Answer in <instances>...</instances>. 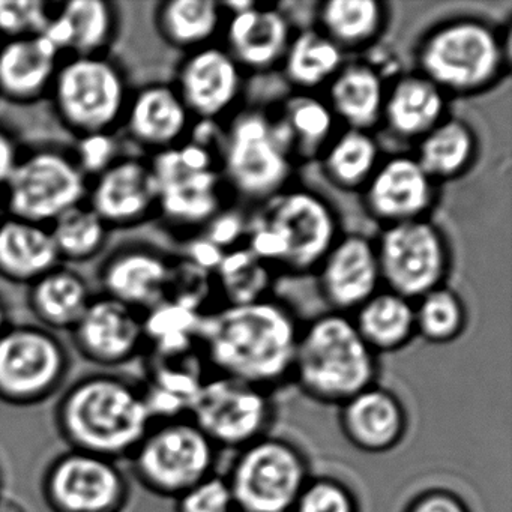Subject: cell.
Here are the masks:
<instances>
[{
    "label": "cell",
    "mask_w": 512,
    "mask_h": 512,
    "mask_svg": "<svg viewBox=\"0 0 512 512\" xmlns=\"http://www.w3.org/2000/svg\"><path fill=\"white\" fill-rule=\"evenodd\" d=\"M413 65L448 100L487 94L511 71V28L475 16L440 20L416 41Z\"/></svg>",
    "instance_id": "3"
},
{
    "label": "cell",
    "mask_w": 512,
    "mask_h": 512,
    "mask_svg": "<svg viewBox=\"0 0 512 512\" xmlns=\"http://www.w3.org/2000/svg\"><path fill=\"white\" fill-rule=\"evenodd\" d=\"M374 245L385 289L415 302L445 286L452 268L451 245L430 218L382 227Z\"/></svg>",
    "instance_id": "12"
},
{
    "label": "cell",
    "mask_w": 512,
    "mask_h": 512,
    "mask_svg": "<svg viewBox=\"0 0 512 512\" xmlns=\"http://www.w3.org/2000/svg\"><path fill=\"white\" fill-rule=\"evenodd\" d=\"M272 412L269 391L214 374L200 385L188 418L217 448L239 451L266 436Z\"/></svg>",
    "instance_id": "14"
},
{
    "label": "cell",
    "mask_w": 512,
    "mask_h": 512,
    "mask_svg": "<svg viewBox=\"0 0 512 512\" xmlns=\"http://www.w3.org/2000/svg\"><path fill=\"white\" fill-rule=\"evenodd\" d=\"M377 355L349 314L328 313L301 326L292 377L305 394L341 404L376 385Z\"/></svg>",
    "instance_id": "5"
},
{
    "label": "cell",
    "mask_w": 512,
    "mask_h": 512,
    "mask_svg": "<svg viewBox=\"0 0 512 512\" xmlns=\"http://www.w3.org/2000/svg\"><path fill=\"white\" fill-rule=\"evenodd\" d=\"M226 479L236 511L293 512L310 473L293 443L263 436L239 449Z\"/></svg>",
    "instance_id": "11"
},
{
    "label": "cell",
    "mask_w": 512,
    "mask_h": 512,
    "mask_svg": "<svg viewBox=\"0 0 512 512\" xmlns=\"http://www.w3.org/2000/svg\"><path fill=\"white\" fill-rule=\"evenodd\" d=\"M293 512H358V502L337 479L310 478Z\"/></svg>",
    "instance_id": "42"
},
{
    "label": "cell",
    "mask_w": 512,
    "mask_h": 512,
    "mask_svg": "<svg viewBox=\"0 0 512 512\" xmlns=\"http://www.w3.org/2000/svg\"><path fill=\"white\" fill-rule=\"evenodd\" d=\"M416 337L431 344H448L466 331L467 308L451 287L440 286L413 302Z\"/></svg>",
    "instance_id": "39"
},
{
    "label": "cell",
    "mask_w": 512,
    "mask_h": 512,
    "mask_svg": "<svg viewBox=\"0 0 512 512\" xmlns=\"http://www.w3.org/2000/svg\"><path fill=\"white\" fill-rule=\"evenodd\" d=\"M59 122L76 137L115 133L131 98L127 74L106 55L68 56L49 94Z\"/></svg>",
    "instance_id": "8"
},
{
    "label": "cell",
    "mask_w": 512,
    "mask_h": 512,
    "mask_svg": "<svg viewBox=\"0 0 512 512\" xmlns=\"http://www.w3.org/2000/svg\"><path fill=\"white\" fill-rule=\"evenodd\" d=\"M59 260L85 263L106 247L109 227L86 203L70 209L49 226Z\"/></svg>",
    "instance_id": "38"
},
{
    "label": "cell",
    "mask_w": 512,
    "mask_h": 512,
    "mask_svg": "<svg viewBox=\"0 0 512 512\" xmlns=\"http://www.w3.org/2000/svg\"><path fill=\"white\" fill-rule=\"evenodd\" d=\"M194 122L172 83H149L131 92L122 119L130 139L154 155L184 143Z\"/></svg>",
    "instance_id": "23"
},
{
    "label": "cell",
    "mask_w": 512,
    "mask_h": 512,
    "mask_svg": "<svg viewBox=\"0 0 512 512\" xmlns=\"http://www.w3.org/2000/svg\"><path fill=\"white\" fill-rule=\"evenodd\" d=\"M217 446L190 418L154 422L131 454V473L151 493L181 496L214 475Z\"/></svg>",
    "instance_id": "9"
},
{
    "label": "cell",
    "mask_w": 512,
    "mask_h": 512,
    "mask_svg": "<svg viewBox=\"0 0 512 512\" xmlns=\"http://www.w3.org/2000/svg\"><path fill=\"white\" fill-rule=\"evenodd\" d=\"M350 317L376 355L403 349L416 337L415 305L385 287Z\"/></svg>",
    "instance_id": "36"
},
{
    "label": "cell",
    "mask_w": 512,
    "mask_h": 512,
    "mask_svg": "<svg viewBox=\"0 0 512 512\" xmlns=\"http://www.w3.org/2000/svg\"><path fill=\"white\" fill-rule=\"evenodd\" d=\"M271 115L295 164L319 161L340 131V124L322 95L293 92Z\"/></svg>",
    "instance_id": "29"
},
{
    "label": "cell",
    "mask_w": 512,
    "mask_h": 512,
    "mask_svg": "<svg viewBox=\"0 0 512 512\" xmlns=\"http://www.w3.org/2000/svg\"><path fill=\"white\" fill-rule=\"evenodd\" d=\"M389 19L382 0H322L314 8L313 26L347 56L376 46Z\"/></svg>",
    "instance_id": "30"
},
{
    "label": "cell",
    "mask_w": 512,
    "mask_h": 512,
    "mask_svg": "<svg viewBox=\"0 0 512 512\" xmlns=\"http://www.w3.org/2000/svg\"><path fill=\"white\" fill-rule=\"evenodd\" d=\"M413 157L439 187L466 176L479 158L478 134L457 116H446L415 143Z\"/></svg>",
    "instance_id": "32"
},
{
    "label": "cell",
    "mask_w": 512,
    "mask_h": 512,
    "mask_svg": "<svg viewBox=\"0 0 512 512\" xmlns=\"http://www.w3.org/2000/svg\"><path fill=\"white\" fill-rule=\"evenodd\" d=\"M0 512H28L22 503L11 497L0 496Z\"/></svg>",
    "instance_id": "48"
},
{
    "label": "cell",
    "mask_w": 512,
    "mask_h": 512,
    "mask_svg": "<svg viewBox=\"0 0 512 512\" xmlns=\"http://www.w3.org/2000/svg\"><path fill=\"white\" fill-rule=\"evenodd\" d=\"M74 161L86 178L94 179L124 157L115 133H94L77 137Z\"/></svg>",
    "instance_id": "43"
},
{
    "label": "cell",
    "mask_w": 512,
    "mask_h": 512,
    "mask_svg": "<svg viewBox=\"0 0 512 512\" xmlns=\"http://www.w3.org/2000/svg\"><path fill=\"white\" fill-rule=\"evenodd\" d=\"M43 496L53 512H122L130 482L118 461L70 449L44 472Z\"/></svg>",
    "instance_id": "15"
},
{
    "label": "cell",
    "mask_w": 512,
    "mask_h": 512,
    "mask_svg": "<svg viewBox=\"0 0 512 512\" xmlns=\"http://www.w3.org/2000/svg\"><path fill=\"white\" fill-rule=\"evenodd\" d=\"M10 310H8L7 299L0 293V335L10 328Z\"/></svg>",
    "instance_id": "47"
},
{
    "label": "cell",
    "mask_w": 512,
    "mask_h": 512,
    "mask_svg": "<svg viewBox=\"0 0 512 512\" xmlns=\"http://www.w3.org/2000/svg\"><path fill=\"white\" fill-rule=\"evenodd\" d=\"M224 49L245 76L280 68L292 40V23L280 8L269 4H224Z\"/></svg>",
    "instance_id": "18"
},
{
    "label": "cell",
    "mask_w": 512,
    "mask_h": 512,
    "mask_svg": "<svg viewBox=\"0 0 512 512\" xmlns=\"http://www.w3.org/2000/svg\"><path fill=\"white\" fill-rule=\"evenodd\" d=\"M244 82L227 50L211 44L184 55L172 85L194 121L224 124L238 110Z\"/></svg>",
    "instance_id": "16"
},
{
    "label": "cell",
    "mask_w": 512,
    "mask_h": 512,
    "mask_svg": "<svg viewBox=\"0 0 512 512\" xmlns=\"http://www.w3.org/2000/svg\"><path fill=\"white\" fill-rule=\"evenodd\" d=\"M448 104V97L421 74H398L388 83L380 127L415 145L449 115Z\"/></svg>",
    "instance_id": "26"
},
{
    "label": "cell",
    "mask_w": 512,
    "mask_h": 512,
    "mask_svg": "<svg viewBox=\"0 0 512 512\" xmlns=\"http://www.w3.org/2000/svg\"><path fill=\"white\" fill-rule=\"evenodd\" d=\"M340 236L334 206L317 191L289 185L247 218L245 248L271 271L314 274Z\"/></svg>",
    "instance_id": "4"
},
{
    "label": "cell",
    "mask_w": 512,
    "mask_h": 512,
    "mask_svg": "<svg viewBox=\"0 0 512 512\" xmlns=\"http://www.w3.org/2000/svg\"><path fill=\"white\" fill-rule=\"evenodd\" d=\"M221 142L188 136L151 158L158 187V215L178 229L206 227L226 211L230 193L221 172Z\"/></svg>",
    "instance_id": "6"
},
{
    "label": "cell",
    "mask_w": 512,
    "mask_h": 512,
    "mask_svg": "<svg viewBox=\"0 0 512 512\" xmlns=\"http://www.w3.org/2000/svg\"><path fill=\"white\" fill-rule=\"evenodd\" d=\"M220 161L230 193L253 205L292 185L295 163L266 110H236L224 122Z\"/></svg>",
    "instance_id": "7"
},
{
    "label": "cell",
    "mask_w": 512,
    "mask_h": 512,
    "mask_svg": "<svg viewBox=\"0 0 512 512\" xmlns=\"http://www.w3.org/2000/svg\"><path fill=\"white\" fill-rule=\"evenodd\" d=\"M89 181L71 152L40 148L22 154L0 199L5 215L49 227L56 218L86 203Z\"/></svg>",
    "instance_id": "10"
},
{
    "label": "cell",
    "mask_w": 512,
    "mask_h": 512,
    "mask_svg": "<svg viewBox=\"0 0 512 512\" xmlns=\"http://www.w3.org/2000/svg\"><path fill=\"white\" fill-rule=\"evenodd\" d=\"M218 283L226 296V305L247 304L268 298L265 290L271 281L266 268L247 248L227 251L217 268Z\"/></svg>",
    "instance_id": "40"
},
{
    "label": "cell",
    "mask_w": 512,
    "mask_h": 512,
    "mask_svg": "<svg viewBox=\"0 0 512 512\" xmlns=\"http://www.w3.org/2000/svg\"><path fill=\"white\" fill-rule=\"evenodd\" d=\"M314 275L329 311L349 316L383 287L374 239L361 233H341Z\"/></svg>",
    "instance_id": "21"
},
{
    "label": "cell",
    "mask_w": 512,
    "mask_h": 512,
    "mask_svg": "<svg viewBox=\"0 0 512 512\" xmlns=\"http://www.w3.org/2000/svg\"><path fill=\"white\" fill-rule=\"evenodd\" d=\"M55 422L70 449L118 463L131 457L154 425L142 386L107 373L73 383L58 401Z\"/></svg>",
    "instance_id": "2"
},
{
    "label": "cell",
    "mask_w": 512,
    "mask_h": 512,
    "mask_svg": "<svg viewBox=\"0 0 512 512\" xmlns=\"http://www.w3.org/2000/svg\"><path fill=\"white\" fill-rule=\"evenodd\" d=\"M173 263L163 251L146 244H125L101 263L98 271L103 295L148 313L167 301Z\"/></svg>",
    "instance_id": "22"
},
{
    "label": "cell",
    "mask_w": 512,
    "mask_h": 512,
    "mask_svg": "<svg viewBox=\"0 0 512 512\" xmlns=\"http://www.w3.org/2000/svg\"><path fill=\"white\" fill-rule=\"evenodd\" d=\"M388 83L371 62L347 61L322 97L341 127L373 133L382 122Z\"/></svg>",
    "instance_id": "28"
},
{
    "label": "cell",
    "mask_w": 512,
    "mask_h": 512,
    "mask_svg": "<svg viewBox=\"0 0 512 512\" xmlns=\"http://www.w3.org/2000/svg\"><path fill=\"white\" fill-rule=\"evenodd\" d=\"M236 512H239V511H236Z\"/></svg>",
    "instance_id": "51"
},
{
    "label": "cell",
    "mask_w": 512,
    "mask_h": 512,
    "mask_svg": "<svg viewBox=\"0 0 512 512\" xmlns=\"http://www.w3.org/2000/svg\"><path fill=\"white\" fill-rule=\"evenodd\" d=\"M383 157L374 133L341 127L319 163L332 187L346 193H361Z\"/></svg>",
    "instance_id": "37"
},
{
    "label": "cell",
    "mask_w": 512,
    "mask_h": 512,
    "mask_svg": "<svg viewBox=\"0 0 512 512\" xmlns=\"http://www.w3.org/2000/svg\"><path fill=\"white\" fill-rule=\"evenodd\" d=\"M346 62L347 56L311 26L295 31L278 70L293 91L316 94L328 86Z\"/></svg>",
    "instance_id": "35"
},
{
    "label": "cell",
    "mask_w": 512,
    "mask_h": 512,
    "mask_svg": "<svg viewBox=\"0 0 512 512\" xmlns=\"http://www.w3.org/2000/svg\"><path fill=\"white\" fill-rule=\"evenodd\" d=\"M61 265L49 227L8 217L0 221V278L32 283Z\"/></svg>",
    "instance_id": "31"
},
{
    "label": "cell",
    "mask_w": 512,
    "mask_h": 512,
    "mask_svg": "<svg viewBox=\"0 0 512 512\" xmlns=\"http://www.w3.org/2000/svg\"><path fill=\"white\" fill-rule=\"evenodd\" d=\"M407 512H470L466 503L454 493L443 490L427 491L410 505Z\"/></svg>",
    "instance_id": "45"
},
{
    "label": "cell",
    "mask_w": 512,
    "mask_h": 512,
    "mask_svg": "<svg viewBox=\"0 0 512 512\" xmlns=\"http://www.w3.org/2000/svg\"><path fill=\"white\" fill-rule=\"evenodd\" d=\"M0 496H2V472H0Z\"/></svg>",
    "instance_id": "50"
},
{
    "label": "cell",
    "mask_w": 512,
    "mask_h": 512,
    "mask_svg": "<svg viewBox=\"0 0 512 512\" xmlns=\"http://www.w3.org/2000/svg\"><path fill=\"white\" fill-rule=\"evenodd\" d=\"M19 146L7 131L0 130V188L16 169L20 158Z\"/></svg>",
    "instance_id": "46"
},
{
    "label": "cell",
    "mask_w": 512,
    "mask_h": 512,
    "mask_svg": "<svg viewBox=\"0 0 512 512\" xmlns=\"http://www.w3.org/2000/svg\"><path fill=\"white\" fill-rule=\"evenodd\" d=\"M70 371L61 338L40 325H11L0 335V401L35 406L59 391Z\"/></svg>",
    "instance_id": "13"
},
{
    "label": "cell",
    "mask_w": 512,
    "mask_h": 512,
    "mask_svg": "<svg viewBox=\"0 0 512 512\" xmlns=\"http://www.w3.org/2000/svg\"><path fill=\"white\" fill-rule=\"evenodd\" d=\"M344 436L365 452L395 448L406 434L407 416L392 392L373 385L340 406Z\"/></svg>",
    "instance_id": "27"
},
{
    "label": "cell",
    "mask_w": 512,
    "mask_h": 512,
    "mask_svg": "<svg viewBox=\"0 0 512 512\" xmlns=\"http://www.w3.org/2000/svg\"><path fill=\"white\" fill-rule=\"evenodd\" d=\"M299 332L292 310L263 298L203 317L199 337L217 376L269 391L292 377Z\"/></svg>",
    "instance_id": "1"
},
{
    "label": "cell",
    "mask_w": 512,
    "mask_h": 512,
    "mask_svg": "<svg viewBox=\"0 0 512 512\" xmlns=\"http://www.w3.org/2000/svg\"><path fill=\"white\" fill-rule=\"evenodd\" d=\"M437 185L413 154L385 155L362 188V205L379 226L428 218L437 202Z\"/></svg>",
    "instance_id": "17"
},
{
    "label": "cell",
    "mask_w": 512,
    "mask_h": 512,
    "mask_svg": "<svg viewBox=\"0 0 512 512\" xmlns=\"http://www.w3.org/2000/svg\"><path fill=\"white\" fill-rule=\"evenodd\" d=\"M5 217V209L4 205H2V199H0V221L4 220Z\"/></svg>",
    "instance_id": "49"
},
{
    "label": "cell",
    "mask_w": 512,
    "mask_h": 512,
    "mask_svg": "<svg viewBox=\"0 0 512 512\" xmlns=\"http://www.w3.org/2000/svg\"><path fill=\"white\" fill-rule=\"evenodd\" d=\"M70 332L77 352L104 368L128 364L146 344L143 314L106 295L92 298Z\"/></svg>",
    "instance_id": "20"
},
{
    "label": "cell",
    "mask_w": 512,
    "mask_h": 512,
    "mask_svg": "<svg viewBox=\"0 0 512 512\" xmlns=\"http://www.w3.org/2000/svg\"><path fill=\"white\" fill-rule=\"evenodd\" d=\"M119 31L118 5L107 0L56 4L44 37L62 56L106 55Z\"/></svg>",
    "instance_id": "25"
},
{
    "label": "cell",
    "mask_w": 512,
    "mask_h": 512,
    "mask_svg": "<svg viewBox=\"0 0 512 512\" xmlns=\"http://www.w3.org/2000/svg\"><path fill=\"white\" fill-rule=\"evenodd\" d=\"M224 20L226 10L217 0H164L154 13L161 40L184 55L214 44Z\"/></svg>",
    "instance_id": "34"
},
{
    "label": "cell",
    "mask_w": 512,
    "mask_h": 512,
    "mask_svg": "<svg viewBox=\"0 0 512 512\" xmlns=\"http://www.w3.org/2000/svg\"><path fill=\"white\" fill-rule=\"evenodd\" d=\"M29 310L50 331H71L91 304V287L82 274L56 266L28 286Z\"/></svg>",
    "instance_id": "33"
},
{
    "label": "cell",
    "mask_w": 512,
    "mask_h": 512,
    "mask_svg": "<svg viewBox=\"0 0 512 512\" xmlns=\"http://www.w3.org/2000/svg\"><path fill=\"white\" fill-rule=\"evenodd\" d=\"M86 205L112 229H131L158 215V187L151 161L122 157L89 181Z\"/></svg>",
    "instance_id": "19"
},
{
    "label": "cell",
    "mask_w": 512,
    "mask_h": 512,
    "mask_svg": "<svg viewBox=\"0 0 512 512\" xmlns=\"http://www.w3.org/2000/svg\"><path fill=\"white\" fill-rule=\"evenodd\" d=\"M175 500L176 512H236L229 482L217 473L188 488Z\"/></svg>",
    "instance_id": "44"
},
{
    "label": "cell",
    "mask_w": 512,
    "mask_h": 512,
    "mask_svg": "<svg viewBox=\"0 0 512 512\" xmlns=\"http://www.w3.org/2000/svg\"><path fill=\"white\" fill-rule=\"evenodd\" d=\"M55 7L46 0H0V37L7 41L43 35Z\"/></svg>",
    "instance_id": "41"
},
{
    "label": "cell",
    "mask_w": 512,
    "mask_h": 512,
    "mask_svg": "<svg viewBox=\"0 0 512 512\" xmlns=\"http://www.w3.org/2000/svg\"><path fill=\"white\" fill-rule=\"evenodd\" d=\"M62 55L44 35L0 44V98L29 106L49 97Z\"/></svg>",
    "instance_id": "24"
}]
</instances>
